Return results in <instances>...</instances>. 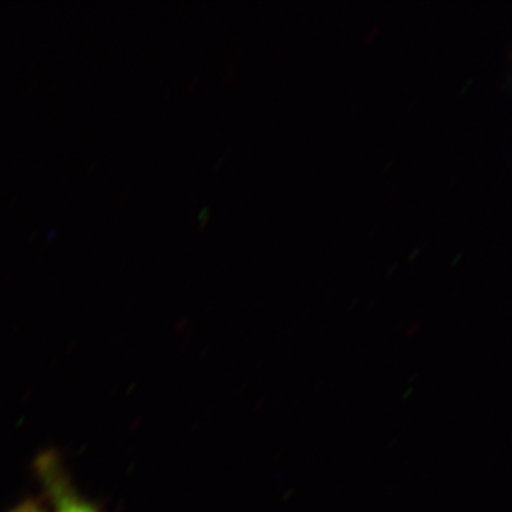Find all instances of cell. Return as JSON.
<instances>
[{
	"label": "cell",
	"instance_id": "2",
	"mask_svg": "<svg viewBox=\"0 0 512 512\" xmlns=\"http://www.w3.org/2000/svg\"><path fill=\"white\" fill-rule=\"evenodd\" d=\"M8 512H49L40 500H25Z\"/></svg>",
	"mask_w": 512,
	"mask_h": 512
},
{
	"label": "cell",
	"instance_id": "1",
	"mask_svg": "<svg viewBox=\"0 0 512 512\" xmlns=\"http://www.w3.org/2000/svg\"><path fill=\"white\" fill-rule=\"evenodd\" d=\"M36 471L49 500L50 512H103L99 505L77 493L55 453L37 457Z\"/></svg>",
	"mask_w": 512,
	"mask_h": 512
},
{
	"label": "cell",
	"instance_id": "3",
	"mask_svg": "<svg viewBox=\"0 0 512 512\" xmlns=\"http://www.w3.org/2000/svg\"><path fill=\"white\" fill-rule=\"evenodd\" d=\"M377 30H379V26H375V29L370 32V36L367 37L366 42H370V39H372L373 36H375V33H377Z\"/></svg>",
	"mask_w": 512,
	"mask_h": 512
}]
</instances>
